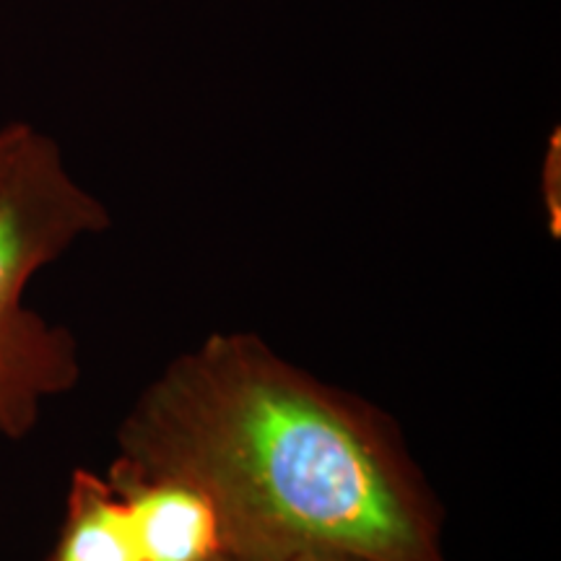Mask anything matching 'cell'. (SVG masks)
I'll use <instances>...</instances> for the list:
<instances>
[{
	"label": "cell",
	"instance_id": "6da1fadb",
	"mask_svg": "<svg viewBox=\"0 0 561 561\" xmlns=\"http://www.w3.org/2000/svg\"><path fill=\"white\" fill-rule=\"evenodd\" d=\"M107 476L198 489L237 561H445V512L388 413L261 335L174 356L125 413Z\"/></svg>",
	"mask_w": 561,
	"mask_h": 561
},
{
	"label": "cell",
	"instance_id": "7a4b0ae2",
	"mask_svg": "<svg viewBox=\"0 0 561 561\" xmlns=\"http://www.w3.org/2000/svg\"><path fill=\"white\" fill-rule=\"evenodd\" d=\"M110 221L107 206L68 172L58 144L32 128L0 180V346L34 339L50 325L24 307L26 286Z\"/></svg>",
	"mask_w": 561,
	"mask_h": 561
},
{
	"label": "cell",
	"instance_id": "3957f363",
	"mask_svg": "<svg viewBox=\"0 0 561 561\" xmlns=\"http://www.w3.org/2000/svg\"><path fill=\"white\" fill-rule=\"evenodd\" d=\"M144 561H214L224 557L214 504L198 489L167 479H115Z\"/></svg>",
	"mask_w": 561,
	"mask_h": 561
},
{
	"label": "cell",
	"instance_id": "277c9868",
	"mask_svg": "<svg viewBox=\"0 0 561 561\" xmlns=\"http://www.w3.org/2000/svg\"><path fill=\"white\" fill-rule=\"evenodd\" d=\"M79 375V348L60 325L0 346V434L24 437L37 424L42 403L73 388Z\"/></svg>",
	"mask_w": 561,
	"mask_h": 561
},
{
	"label": "cell",
	"instance_id": "5b68a950",
	"mask_svg": "<svg viewBox=\"0 0 561 561\" xmlns=\"http://www.w3.org/2000/svg\"><path fill=\"white\" fill-rule=\"evenodd\" d=\"M47 561H144L128 507L110 479L89 471L73 473L66 523Z\"/></svg>",
	"mask_w": 561,
	"mask_h": 561
},
{
	"label": "cell",
	"instance_id": "8992f818",
	"mask_svg": "<svg viewBox=\"0 0 561 561\" xmlns=\"http://www.w3.org/2000/svg\"><path fill=\"white\" fill-rule=\"evenodd\" d=\"M559 172H561V146H559V130H557L553 133L549 151H546V161H543V203H546V214H549V229L553 237H559L561 231Z\"/></svg>",
	"mask_w": 561,
	"mask_h": 561
},
{
	"label": "cell",
	"instance_id": "52a82bcc",
	"mask_svg": "<svg viewBox=\"0 0 561 561\" xmlns=\"http://www.w3.org/2000/svg\"><path fill=\"white\" fill-rule=\"evenodd\" d=\"M30 130L32 125L26 123H13V125H5V128H0V180H3V174L9 172L11 161L16 159L21 144H24L26 136H30Z\"/></svg>",
	"mask_w": 561,
	"mask_h": 561
},
{
	"label": "cell",
	"instance_id": "ba28073f",
	"mask_svg": "<svg viewBox=\"0 0 561 561\" xmlns=\"http://www.w3.org/2000/svg\"><path fill=\"white\" fill-rule=\"evenodd\" d=\"M297 561H364V559L341 557V553H307V557H299Z\"/></svg>",
	"mask_w": 561,
	"mask_h": 561
},
{
	"label": "cell",
	"instance_id": "9c48e42d",
	"mask_svg": "<svg viewBox=\"0 0 561 561\" xmlns=\"http://www.w3.org/2000/svg\"><path fill=\"white\" fill-rule=\"evenodd\" d=\"M214 561H237V559H231V557H216Z\"/></svg>",
	"mask_w": 561,
	"mask_h": 561
}]
</instances>
